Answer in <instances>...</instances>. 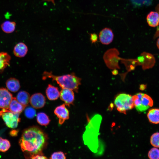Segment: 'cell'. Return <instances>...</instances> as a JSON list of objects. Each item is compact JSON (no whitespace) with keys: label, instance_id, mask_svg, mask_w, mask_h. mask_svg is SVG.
I'll use <instances>...</instances> for the list:
<instances>
[{"label":"cell","instance_id":"cell-19","mask_svg":"<svg viewBox=\"0 0 159 159\" xmlns=\"http://www.w3.org/2000/svg\"><path fill=\"white\" fill-rule=\"evenodd\" d=\"M16 98L19 102L25 107L29 102L30 95L28 92L25 91L19 92L18 93Z\"/></svg>","mask_w":159,"mask_h":159},{"label":"cell","instance_id":"cell-13","mask_svg":"<svg viewBox=\"0 0 159 159\" xmlns=\"http://www.w3.org/2000/svg\"><path fill=\"white\" fill-rule=\"evenodd\" d=\"M28 51V48L26 45L23 43L20 42L14 47L13 52L16 56L22 57L26 55Z\"/></svg>","mask_w":159,"mask_h":159},{"label":"cell","instance_id":"cell-23","mask_svg":"<svg viewBox=\"0 0 159 159\" xmlns=\"http://www.w3.org/2000/svg\"><path fill=\"white\" fill-rule=\"evenodd\" d=\"M150 143L153 147L159 148V132L152 134L150 138Z\"/></svg>","mask_w":159,"mask_h":159},{"label":"cell","instance_id":"cell-27","mask_svg":"<svg viewBox=\"0 0 159 159\" xmlns=\"http://www.w3.org/2000/svg\"><path fill=\"white\" fill-rule=\"evenodd\" d=\"M90 40L92 43L95 42L97 40L98 36L95 33L90 34Z\"/></svg>","mask_w":159,"mask_h":159},{"label":"cell","instance_id":"cell-30","mask_svg":"<svg viewBox=\"0 0 159 159\" xmlns=\"http://www.w3.org/2000/svg\"><path fill=\"white\" fill-rule=\"evenodd\" d=\"M146 88V86L144 85H143V86H142L140 87V88L141 90H144Z\"/></svg>","mask_w":159,"mask_h":159},{"label":"cell","instance_id":"cell-18","mask_svg":"<svg viewBox=\"0 0 159 159\" xmlns=\"http://www.w3.org/2000/svg\"><path fill=\"white\" fill-rule=\"evenodd\" d=\"M10 56L6 52L0 53V72H2L10 64Z\"/></svg>","mask_w":159,"mask_h":159},{"label":"cell","instance_id":"cell-14","mask_svg":"<svg viewBox=\"0 0 159 159\" xmlns=\"http://www.w3.org/2000/svg\"><path fill=\"white\" fill-rule=\"evenodd\" d=\"M146 20L149 26L156 27L159 24V14L157 12L151 11L148 14Z\"/></svg>","mask_w":159,"mask_h":159},{"label":"cell","instance_id":"cell-10","mask_svg":"<svg viewBox=\"0 0 159 159\" xmlns=\"http://www.w3.org/2000/svg\"><path fill=\"white\" fill-rule=\"evenodd\" d=\"M54 113L58 118L60 125L63 124L66 120L69 118V112L64 104L57 107L54 110Z\"/></svg>","mask_w":159,"mask_h":159},{"label":"cell","instance_id":"cell-25","mask_svg":"<svg viewBox=\"0 0 159 159\" xmlns=\"http://www.w3.org/2000/svg\"><path fill=\"white\" fill-rule=\"evenodd\" d=\"M24 113L27 117L29 119H32L35 116L36 112L34 108L29 107L25 109Z\"/></svg>","mask_w":159,"mask_h":159},{"label":"cell","instance_id":"cell-24","mask_svg":"<svg viewBox=\"0 0 159 159\" xmlns=\"http://www.w3.org/2000/svg\"><path fill=\"white\" fill-rule=\"evenodd\" d=\"M148 156L150 159H159V149L156 147L151 148L148 152Z\"/></svg>","mask_w":159,"mask_h":159},{"label":"cell","instance_id":"cell-22","mask_svg":"<svg viewBox=\"0 0 159 159\" xmlns=\"http://www.w3.org/2000/svg\"><path fill=\"white\" fill-rule=\"evenodd\" d=\"M11 146L10 142L6 139L0 137V151L5 152L7 151Z\"/></svg>","mask_w":159,"mask_h":159},{"label":"cell","instance_id":"cell-29","mask_svg":"<svg viewBox=\"0 0 159 159\" xmlns=\"http://www.w3.org/2000/svg\"><path fill=\"white\" fill-rule=\"evenodd\" d=\"M18 130H11L10 132V135L12 136H15L17 135L18 132Z\"/></svg>","mask_w":159,"mask_h":159},{"label":"cell","instance_id":"cell-5","mask_svg":"<svg viewBox=\"0 0 159 159\" xmlns=\"http://www.w3.org/2000/svg\"><path fill=\"white\" fill-rule=\"evenodd\" d=\"M19 114L12 112L9 109H3L0 111V117H2L7 127L12 128L17 127L20 121Z\"/></svg>","mask_w":159,"mask_h":159},{"label":"cell","instance_id":"cell-12","mask_svg":"<svg viewBox=\"0 0 159 159\" xmlns=\"http://www.w3.org/2000/svg\"><path fill=\"white\" fill-rule=\"evenodd\" d=\"M46 92L48 98L51 100H55L59 96L60 92L58 88L50 84L48 85Z\"/></svg>","mask_w":159,"mask_h":159},{"label":"cell","instance_id":"cell-3","mask_svg":"<svg viewBox=\"0 0 159 159\" xmlns=\"http://www.w3.org/2000/svg\"><path fill=\"white\" fill-rule=\"evenodd\" d=\"M47 78L55 81L62 88L71 90L77 92L79 86L81 84V79L72 73L62 76H55L52 72L45 71L42 74V79L45 80Z\"/></svg>","mask_w":159,"mask_h":159},{"label":"cell","instance_id":"cell-20","mask_svg":"<svg viewBox=\"0 0 159 159\" xmlns=\"http://www.w3.org/2000/svg\"><path fill=\"white\" fill-rule=\"evenodd\" d=\"M16 23L14 21H6L3 22L1 25L2 31L6 33H10L15 30Z\"/></svg>","mask_w":159,"mask_h":159},{"label":"cell","instance_id":"cell-11","mask_svg":"<svg viewBox=\"0 0 159 159\" xmlns=\"http://www.w3.org/2000/svg\"><path fill=\"white\" fill-rule=\"evenodd\" d=\"M61 100L64 102L65 105L69 106L74 100V94L73 90L68 89L62 88L60 92Z\"/></svg>","mask_w":159,"mask_h":159},{"label":"cell","instance_id":"cell-9","mask_svg":"<svg viewBox=\"0 0 159 159\" xmlns=\"http://www.w3.org/2000/svg\"><path fill=\"white\" fill-rule=\"evenodd\" d=\"M99 36L100 42L105 45H108L111 43L114 38L112 30L108 28H105L102 30Z\"/></svg>","mask_w":159,"mask_h":159},{"label":"cell","instance_id":"cell-7","mask_svg":"<svg viewBox=\"0 0 159 159\" xmlns=\"http://www.w3.org/2000/svg\"><path fill=\"white\" fill-rule=\"evenodd\" d=\"M13 97L12 95L7 89L0 88V108L9 109Z\"/></svg>","mask_w":159,"mask_h":159},{"label":"cell","instance_id":"cell-32","mask_svg":"<svg viewBox=\"0 0 159 159\" xmlns=\"http://www.w3.org/2000/svg\"><path fill=\"white\" fill-rule=\"evenodd\" d=\"M156 9L157 10V12L159 14V4L157 6Z\"/></svg>","mask_w":159,"mask_h":159},{"label":"cell","instance_id":"cell-15","mask_svg":"<svg viewBox=\"0 0 159 159\" xmlns=\"http://www.w3.org/2000/svg\"><path fill=\"white\" fill-rule=\"evenodd\" d=\"M25 107L18 101L16 98L13 97L9 104V109L13 112L20 114Z\"/></svg>","mask_w":159,"mask_h":159},{"label":"cell","instance_id":"cell-6","mask_svg":"<svg viewBox=\"0 0 159 159\" xmlns=\"http://www.w3.org/2000/svg\"><path fill=\"white\" fill-rule=\"evenodd\" d=\"M136 95L138 98L135 101V107L138 111L144 112L153 106V100L148 95L142 93Z\"/></svg>","mask_w":159,"mask_h":159},{"label":"cell","instance_id":"cell-1","mask_svg":"<svg viewBox=\"0 0 159 159\" xmlns=\"http://www.w3.org/2000/svg\"><path fill=\"white\" fill-rule=\"evenodd\" d=\"M45 142L43 132L38 127H33L23 131L19 143L22 151L29 154L31 158L41 154Z\"/></svg>","mask_w":159,"mask_h":159},{"label":"cell","instance_id":"cell-31","mask_svg":"<svg viewBox=\"0 0 159 159\" xmlns=\"http://www.w3.org/2000/svg\"><path fill=\"white\" fill-rule=\"evenodd\" d=\"M156 44L158 48L159 49V37L157 40Z\"/></svg>","mask_w":159,"mask_h":159},{"label":"cell","instance_id":"cell-2","mask_svg":"<svg viewBox=\"0 0 159 159\" xmlns=\"http://www.w3.org/2000/svg\"><path fill=\"white\" fill-rule=\"evenodd\" d=\"M102 120V117L99 114L94 115L90 120L85 127L82 135L84 144L87 145L92 152H98L99 147L98 136Z\"/></svg>","mask_w":159,"mask_h":159},{"label":"cell","instance_id":"cell-8","mask_svg":"<svg viewBox=\"0 0 159 159\" xmlns=\"http://www.w3.org/2000/svg\"><path fill=\"white\" fill-rule=\"evenodd\" d=\"M29 102L34 108L36 109L40 108L44 106L46 102V99L42 94L36 93L31 97Z\"/></svg>","mask_w":159,"mask_h":159},{"label":"cell","instance_id":"cell-4","mask_svg":"<svg viewBox=\"0 0 159 159\" xmlns=\"http://www.w3.org/2000/svg\"><path fill=\"white\" fill-rule=\"evenodd\" d=\"M114 104L117 110L125 114L127 110L134 107L132 96L125 93L118 95L115 98Z\"/></svg>","mask_w":159,"mask_h":159},{"label":"cell","instance_id":"cell-28","mask_svg":"<svg viewBox=\"0 0 159 159\" xmlns=\"http://www.w3.org/2000/svg\"><path fill=\"white\" fill-rule=\"evenodd\" d=\"M32 159H45L47 158L45 156L42 155L41 154H37L34 155L31 157Z\"/></svg>","mask_w":159,"mask_h":159},{"label":"cell","instance_id":"cell-16","mask_svg":"<svg viewBox=\"0 0 159 159\" xmlns=\"http://www.w3.org/2000/svg\"><path fill=\"white\" fill-rule=\"evenodd\" d=\"M6 86L8 90L16 92L19 89L20 85L19 81L14 78H10L6 82Z\"/></svg>","mask_w":159,"mask_h":159},{"label":"cell","instance_id":"cell-21","mask_svg":"<svg viewBox=\"0 0 159 159\" xmlns=\"http://www.w3.org/2000/svg\"><path fill=\"white\" fill-rule=\"evenodd\" d=\"M37 122L42 125L47 126L49 123L50 120L47 115L44 112H41L37 114Z\"/></svg>","mask_w":159,"mask_h":159},{"label":"cell","instance_id":"cell-17","mask_svg":"<svg viewBox=\"0 0 159 159\" xmlns=\"http://www.w3.org/2000/svg\"><path fill=\"white\" fill-rule=\"evenodd\" d=\"M149 121L154 124L159 123V109L152 108L149 110L147 115Z\"/></svg>","mask_w":159,"mask_h":159},{"label":"cell","instance_id":"cell-26","mask_svg":"<svg viewBox=\"0 0 159 159\" xmlns=\"http://www.w3.org/2000/svg\"><path fill=\"white\" fill-rule=\"evenodd\" d=\"M66 158L64 153L61 151L54 152L50 158L52 159H65Z\"/></svg>","mask_w":159,"mask_h":159}]
</instances>
